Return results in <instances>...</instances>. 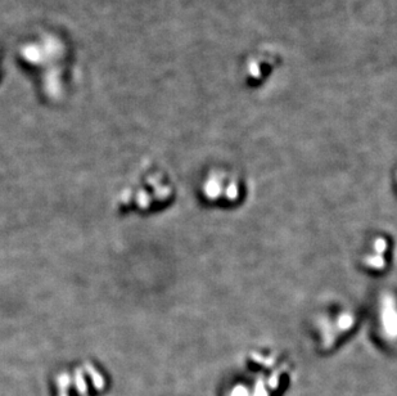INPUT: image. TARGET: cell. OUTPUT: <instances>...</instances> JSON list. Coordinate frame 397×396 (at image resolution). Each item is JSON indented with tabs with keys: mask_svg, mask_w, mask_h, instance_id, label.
Segmentation results:
<instances>
[{
	"mask_svg": "<svg viewBox=\"0 0 397 396\" xmlns=\"http://www.w3.org/2000/svg\"><path fill=\"white\" fill-rule=\"evenodd\" d=\"M199 195L207 205L233 207L243 201L246 195V182L236 170L213 167L202 176Z\"/></svg>",
	"mask_w": 397,
	"mask_h": 396,
	"instance_id": "obj_2",
	"label": "cell"
},
{
	"mask_svg": "<svg viewBox=\"0 0 397 396\" xmlns=\"http://www.w3.org/2000/svg\"><path fill=\"white\" fill-rule=\"evenodd\" d=\"M391 251V239L386 234L374 233L361 247L357 256L359 266L368 274H382L390 268Z\"/></svg>",
	"mask_w": 397,
	"mask_h": 396,
	"instance_id": "obj_3",
	"label": "cell"
},
{
	"mask_svg": "<svg viewBox=\"0 0 397 396\" xmlns=\"http://www.w3.org/2000/svg\"><path fill=\"white\" fill-rule=\"evenodd\" d=\"M360 314L347 304H332L314 313L309 323L310 334L323 350L335 347L353 333Z\"/></svg>",
	"mask_w": 397,
	"mask_h": 396,
	"instance_id": "obj_1",
	"label": "cell"
}]
</instances>
